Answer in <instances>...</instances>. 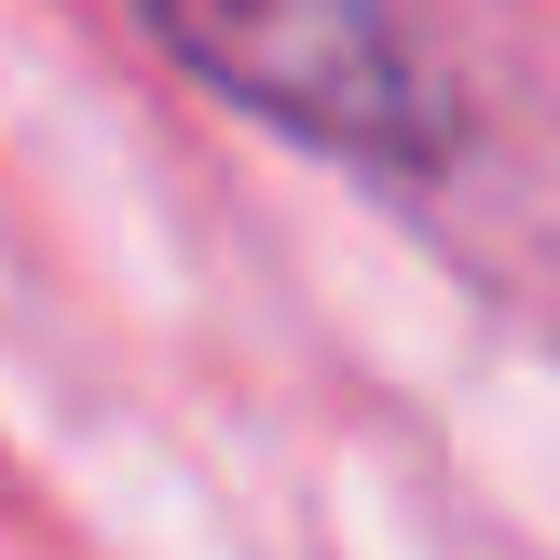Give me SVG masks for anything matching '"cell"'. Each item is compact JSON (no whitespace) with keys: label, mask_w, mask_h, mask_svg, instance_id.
<instances>
[{"label":"cell","mask_w":560,"mask_h":560,"mask_svg":"<svg viewBox=\"0 0 560 560\" xmlns=\"http://www.w3.org/2000/svg\"><path fill=\"white\" fill-rule=\"evenodd\" d=\"M137 27L206 96H233L246 124L301 137L355 178H438L465 151V109L397 27V0H137Z\"/></svg>","instance_id":"cell-1"}]
</instances>
